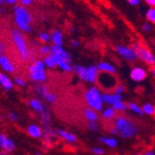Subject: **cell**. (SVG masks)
<instances>
[{
  "instance_id": "25",
  "label": "cell",
  "mask_w": 155,
  "mask_h": 155,
  "mask_svg": "<svg viewBox=\"0 0 155 155\" xmlns=\"http://www.w3.org/2000/svg\"><path fill=\"white\" fill-rule=\"evenodd\" d=\"M146 19L151 22L155 23V8H150L146 12Z\"/></svg>"
},
{
  "instance_id": "29",
  "label": "cell",
  "mask_w": 155,
  "mask_h": 155,
  "mask_svg": "<svg viewBox=\"0 0 155 155\" xmlns=\"http://www.w3.org/2000/svg\"><path fill=\"white\" fill-rule=\"evenodd\" d=\"M2 149L5 150V151H8V152H10V151H12L14 149H15V143H14V141L12 139H10V138H8V140H7V142H6V144L2 147Z\"/></svg>"
},
{
  "instance_id": "18",
  "label": "cell",
  "mask_w": 155,
  "mask_h": 155,
  "mask_svg": "<svg viewBox=\"0 0 155 155\" xmlns=\"http://www.w3.org/2000/svg\"><path fill=\"white\" fill-rule=\"evenodd\" d=\"M29 104H30L31 108H32L34 110H35L36 112H38L39 114H44V112L46 111L44 105L42 104L38 100H35V98H33V100H31V101H29Z\"/></svg>"
},
{
  "instance_id": "33",
  "label": "cell",
  "mask_w": 155,
  "mask_h": 155,
  "mask_svg": "<svg viewBox=\"0 0 155 155\" xmlns=\"http://www.w3.org/2000/svg\"><path fill=\"white\" fill-rule=\"evenodd\" d=\"M45 98H46V101L49 103H55L56 101H57V96H56L54 93H48Z\"/></svg>"
},
{
  "instance_id": "31",
  "label": "cell",
  "mask_w": 155,
  "mask_h": 155,
  "mask_svg": "<svg viewBox=\"0 0 155 155\" xmlns=\"http://www.w3.org/2000/svg\"><path fill=\"white\" fill-rule=\"evenodd\" d=\"M39 40L41 42H43V43H48V42L51 40V35L46 32H42L39 35Z\"/></svg>"
},
{
  "instance_id": "23",
  "label": "cell",
  "mask_w": 155,
  "mask_h": 155,
  "mask_svg": "<svg viewBox=\"0 0 155 155\" xmlns=\"http://www.w3.org/2000/svg\"><path fill=\"white\" fill-rule=\"evenodd\" d=\"M102 116L107 120L112 119L115 116V110L112 107H109V108L105 109L102 112Z\"/></svg>"
},
{
  "instance_id": "28",
  "label": "cell",
  "mask_w": 155,
  "mask_h": 155,
  "mask_svg": "<svg viewBox=\"0 0 155 155\" xmlns=\"http://www.w3.org/2000/svg\"><path fill=\"white\" fill-rule=\"evenodd\" d=\"M41 117V122L43 123L44 126H48L50 123V114L48 110H46L44 114H40Z\"/></svg>"
},
{
  "instance_id": "20",
  "label": "cell",
  "mask_w": 155,
  "mask_h": 155,
  "mask_svg": "<svg viewBox=\"0 0 155 155\" xmlns=\"http://www.w3.org/2000/svg\"><path fill=\"white\" fill-rule=\"evenodd\" d=\"M0 84H1V86L3 87V88L6 89V90L11 89L12 86H13L11 80L7 75H5L4 74H0Z\"/></svg>"
},
{
  "instance_id": "6",
  "label": "cell",
  "mask_w": 155,
  "mask_h": 155,
  "mask_svg": "<svg viewBox=\"0 0 155 155\" xmlns=\"http://www.w3.org/2000/svg\"><path fill=\"white\" fill-rule=\"evenodd\" d=\"M51 48V54H55V55H58L61 59H63L65 61H67L68 63L71 64L72 60H71V55H70L61 46H57V45H54L52 44L50 46Z\"/></svg>"
},
{
  "instance_id": "16",
  "label": "cell",
  "mask_w": 155,
  "mask_h": 155,
  "mask_svg": "<svg viewBox=\"0 0 155 155\" xmlns=\"http://www.w3.org/2000/svg\"><path fill=\"white\" fill-rule=\"evenodd\" d=\"M27 133L34 138H39L42 136V130L37 124H30L27 127Z\"/></svg>"
},
{
  "instance_id": "30",
  "label": "cell",
  "mask_w": 155,
  "mask_h": 155,
  "mask_svg": "<svg viewBox=\"0 0 155 155\" xmlns=\"http://www.w3.org/2000/svg\"><path fill=\"white\" fill-rule=\"evenodd\" d=\"M43 61H44L45 66H47L48 68H51V69H53L55 66H57V65H56V63H55V61H54V60L51 58L50 55L49 56H47V57H45L44 60H43Z\"/></svg>"
},
{
  "instance_id": "19",
  "label": "cell",
  "mask_w": 155,
  "mask_h": 155,
  "mask_svg": "<svg viewBox=\"0 0 155 155\" xmlns=\"http://www.w3.org/2000/svg\"><path fill=\"white\" fill-rule=\"evenodd\" d=\"M137 130L138 129H137V126L133 125V126H131V127H129V128H126V129H124L123 131H120L119 135L123 138H128V137H131L134 135H136L137 133Z\"/></svg>"
},
{
  "instance_id": "8",
  "label": "cell",
  "mask_w": 155,
  "mask_h": 155,
  "mask_svg": "<svg viewBox=\"0 0 155 155\" xmlns=\"http://www.w3.org/2000/svg\"><path fill=\"white\" fill-rule=\"evenodd\" d=\"M28 71H29L30 74V78L32 79V81L34 82H44L46 81V74L45 71L44 72H37L35 70V64H31L28 68Z\"/></svg>"
},
{
  "instance_id": "27",
  "label": "cell",
  "mask_w": 155,
  "mask_h": 155,
  "mask_svg": "<svg viewBox=\"0 0 155 155\" xmlns=\"http://www.w3.org/2000/svg\"><path fill=\"white\" fill-rule=\"evenodd\" d=\"M142 110H143V114H149V115H153L154 112H155V109L150 103L144 104L143 107H142Z\"/></svg>"
},
{
  "instance_id": "21",
  "label": "cell",
  "mask_w": 155,
  "mask_h": 155,
  "mask_svg": "<svg viewBox=\"0 0 155 155\" xmlns=\"http://www.w3.org/2000/svg\"><path fill=\"white\" fill-rule=\"evenodd\" d=\"M84 118H86L87 120H88V122H96L97 120V112L91 108H87V109L84 110Z\"/></svg>"
},
{
  "instance_id": "42",
  "label": "cell",
  "mask_w": 155,
  "mask_h": 155,
  "mask_svg": "<svg viewBox=\"0 0 155 155\" xmlns=\"http://www.w3.org/2000/svg\"><path fill=\"white\" fill-rule=\"evenodd\" d=\"M140 1H141V0H127L128 4L131 6H137L140 3Z\"/></svg>"
},
{
  "instance_id": "1",
  "label": "cell",
  "mask_w": 155,
  "mask_h": 155,
  "mask_svg": "<svg viewBox=\"0 0 155 155\" xmlns=\"http://www.w3.org/2000/svg\"><path fill=\"white\" fill-rule=\"evenodd\" d=\"M13 14L14 21L18 29L21 32L29 33L31 31V22L33 19L30 11L21 5H16L13 8Z\"/></svg>"
},
{
  "instance_id": "15",
  "label": "cell",
  "mask_w": 155,
  "mask_h": 155,
  "mask_svg": "<svg viewBox=\"0 0 155 155\" xmlns=\"http://www.w3.org/2000/svg\"><path fill=\"white\" fill-rule=\"evenodd\" d=\"M97 67L98 69V71H101L102 73H108V74H115L116 73V69L114 68V66H112L110 63H108L105 61L100 62Z\"/></svg>"
},
{
  "instance_id": "34",
  "label": "cell",
  "mask_w": 155,
  "mask_h": 155,
  "mask_svg": "<svg viewBox=\"0 0 155 155\" xmlns=\"http://www.w3.org/2000/svg\"><path fill=\"white\" fill-rule=\"evenodd\" d=\"M142 30L145 32V33H149L151 31V25L149 21H146L142 24Z\"/></svg>"
},
{
  "instance_id": "2",
  "label": "cell",
  "mask_w": 155,
  "mask_h": 155,
  "mask_svg": "<svg viewBox=\"0 0 155 155\" xmlns=\"http://www.w3.org/2000/svg\"><path fill=\"white\" fill-rule=\"evenodd\" d=\"M10 36L12 42L18 49V52L22 61H26L33 57V53L27 48L26 41L23 37L22 32L20 29H12L10 32Z\"/></svg>"
},
{
  "instance_id": "47",
  "label": "cell",
  "mask_w": 155,
  "mask_h": 155,
  "mask_svg": "<svg viewBox=\"0 0 155 155\" xmlns=\"http://www.w3.org/2000/svg\"><path fill=\"white\" fill-rule=\"evenodd\" d=\"M118 132H119V130H118L116 127H114V129H112V130L110 131V133H111L112 135H115V134H116V133H118Z\"/></svg>"
},
{
  "instance_id": "12",
  "label": "cell",
  "mask_w": 155,
  "mask_h": 155,
  "mask_svg": "<svg viewBox=\"0 0 155 155\" xmlns=\"http://www.w3.org/2000/svg\"><path fill=\"white\" fill-rule=\"evenodd\" d=\"M51 41L53 42L54 45L57 46H61L63 44V34L61 30L59 29H55L51 32Z\"/></svg>"
},
{
  "instance_id": "11",
  "label": "cell",
  "mask_w": 155,
  "mask_h": 155,
  "mask_svg": "<svg viewBox=\"0 0 155 155\" xmlns=\"http://www.w3.org/2000/svg\"><path fill=\"white\" fill-rule=\"evenodd\" d=\"M121 95H117V94H110V93H104L102 94V100L103 102L107 103V104H110L114 105L119 101H121Z\"/></svg>"
},
{
  "instance_id": "53",
  "label": "cell",
  "mask_w": 155,
  "mask_h": 155,
  "mask_svg": "<svg viewBox=\"0 0 155 155\" xmlns=\"http://www.w3.org/2000/svg\"><path fill=\"white\" fill-rule=\"evenodd\" d=\"M135 155H141V154H140V153H137V154H135Z\"/></svg>"
},
{
  "instance_id": "17",
  "label": "cell",
  "mask_w": 155,
  "mask_h": 155,
  "mask_svg": "<svg viewBox=\"0 0 155 155\" xmlns=\"http://www.w3.org/2000/svg\"><path fill=\"white\" fill-rule=\"evenodd\" d=\"M58 135L63 138L64 140H66V141H69V142H76L77 141V137L75 135L70 133L66 130H62V129H59L58 130Z\"/></svg>"
},
{
  "instance_id": "38",
  "label": "cell",
  "mask_w": 155,
  "mask_h": 155,
  "mask_svg": "<svg viewBox=\"0 0 155 155\" xmlns=\"http://www.w3.org/2000/svg\"><path fill=\"white\" fill-rule=\"evenodd\" d=\"M14 81H15V83L18 84L19 87H25L26 86V83L23 79L21 78H19V77H16L15 79H14Z\"/></svg>"
},
{
  "instance_id": "7",
  "label": "cell",
  "mask_w": 155,
  "mask_h": 155,
  "mask_svg": "<svg viewBox=\"0 0 155 155\" xmlns=\"http://www.w3.org/2000/svg\"><path fill=\"white\" fill-rule=\"evenodd\" d=\"M130 77L135 82H142L147 77L146 71L141 67H135L131 70L130 72Z\"/></svg>"
},
{
  "instance_id": "24",
  "label": "cell",
  "mask_w": 155,
  "mask_h": 155,
  "mask_svg": "<svg viewBox=\"0 0 155 155\" xmlns=\"http://www.w3.org/2000/svg\"><path fill=\"white\" fill-rule=\"evenodd\" d=\"M38 53L40 54V56H43L45 58L47 56H49L51 54V48L47 45H42L38 48Z\"/></svg>"
},
{
  "instance_id": "39",
  "label": "cell",
  "mask_w": 155,
  "mask_h": 155,
  "mask_svg": "<svg viewBox=\"0 0 155 155\" xmlns=\"http://www.w3.org/2000/svg\"><path fill=\"white\" fill-rule=\"evenodd\" d=\"M21 6H30L33 2H34V0H19Z\"/></svg>"
},
{
  "instance_id": "13",
  "label": "cell",
  "mask_w": 155,
  "mask_h": 155,
  "mask_svg": "<svg viewBox=\"0 0 155 155\" xmlns=\"http://www.w3.org/2000/svg\"><path fill=\"white\" fill-rule=\"evenodd\" d=\"M73 71L78 75V77L83 81H87V70L82 65H74L73 67Z\"/></svg>"
},
{
  "instance_id": "44",
  "label": "cell",
  "mask_w": 155,
  "mask_h": 155,
  "mask_svg": "<svg viewBox=\"0 0 155 155\" xmlns=\"http://www.w3.org/2000/svg\"><path fill=\"white\" fill-rule=\"evenodd\" d=\"M6 2H7V4H8V5H14V6H16V5H17V2H18V0H6Z\"/></svg>"
},
{
  "instance_id": "46",
  "label": "cell",
  "mask_w": 155,
  "mask_h": 155,
  "mask_svg": "<svg viewBox=\"0 0 155 155\" xmlns=\"http://www.w3.org/2000/svg\"><path fill=\"white\" fill-rule=\"evenodd\" d=\"M143 155H155V153H154V151H152V150H147V151L144 152Z\"/></svg>"
},
{
  "instance_id": "52",
  "label": "cell",
  "mask_w": 155,
  "mask_h": 155,
  "mask_svg": "<svg viewBox=\"0 0 155 155\" xmlns=\"http://www.w3.org/2000/svg\"><path fill=\"white\" fill-rule=\"evenodd\" d=\"M3 10H4V9H3V8L1 7V8H0V12H1V13H3Z\"/></svg>"
},
{
  "instance_id": "40",
  "label": "cell",
  "mask_w": 155,
  "mask_h": 155,
  "mask_svg": "<svg viewBox=\"0 0 155 155\" xmlns=\"http://www.w3.org/2000/svg\"><path fill=\"white\" fill-rule=\"evenodd\" d=\"M123 91H124V86H123V84H119V86H117L115 87V90H114L115 94H117V95H121V93Z\"/></svg>"
},
{
  "instance_id": "50",
  "label": "cell",
  "mask_w": 155,
  "mask_h": 155,
  "mask_svg": "<svg viewBox=\"0 0 155 155\" xmlns=\"http://www.w3.org/2000/svg\"><path fill=\"white\" fill-rule=\"evenodd\" d=\"M6 3H7L6 0H0V5H1V6H4Z\"/></svg>"
},
{
  "instance_id": "14",
  "label": "cell",
  "mask_w": 155,
  "mask_h": 155,
  "mask_svg": "<svg viewBox=\"0 0 155 155\" xmlns=\"http://www.w3.org/2000/svg\"><path fill=\"white\" fill-rule=\"evenodd\" d=\"M87 81L90 83H95L97 80L98 76V69L97 66L90 65L87 68Z\"/></svg>"
},
{
  "instance_id": "41",
  "label": "cell",
  "mask_w": 155,
  "mask_h": 155,
  "mask_svg": "<svg viewBox=\"0 0 155 155\" xmlns=\"http://www.w3.org/2000/svg\"><path fill=\"white\" fill-rule=\"evenodd\" d=\"M9 118H10L11 121L16 122L18 120V115L15 114V112H10V114H9Z\"/></svg>"
},
{
  "instance_id": "4",
  "label": "cell",
  "mask_w": 155,
  "mask_h": 155,
  "mask_svg": "<svg viewBox=\"0 0 155 155\" xmlns=\"http://www.w3.org/2000/svg\"><path fill=\"white\" fill-rule=\"evenodd\" d=\"M132 48L135 50L137 59L141 60L142 61H144L145 63L149 64V65H154L155 64V57L154 55L146 48L142 47L141 45L134 43L132 45Z\"/></svg>"
},
{
  "instance_id": "3",
  "label": "cell",
  "mask_w": 155,
  "mask_h": 155,
  "mask_svg": "<svg viewBox=\"0 0 155 155\" xmlns=\"http://www.w3.org/2000/svg\"><path fill=\"white\" fill-rule=\"evenodd\" d=\"M84 97H86V101L89 108L97 111L102 110V95L97 87H90V89L86 92Z\"/></svg>"
},
{
  "instance_id": "43",
  "label": "cell",
  "mask_w": 155,
  "mask_h": 155,
  "mask_svg": "<svg viewBox=\"0 0 155 155\" xmlns=\"http://www.w3.org/2000/svg\"><path fill=\"white\" fill-rule=\"evenodd\" d=\"M147 5H149L150 8H155V0H144Z\"/></svg>"
},
{
  "instance_id": "5",
  "label": "cell",
  "mask_w": 155,
  "mask_h": 155,
  "mask_svg": "<svg viewBox=\"0 0 155 155\" xmlns=\"http://www.w3.org/2000/svg\"><path fill=\"white\" fill-rule=\"evenodd\" d=\"M115 50L118 54H120L123 58H124L128 61H135L137 59V56L135 52V50L127 46H123V45H117L115 46Z\"/></svg>"
},
{
  "instance_id": "26",
  "label": "cell",
  "mask_w": 155,
  "mask_h": 155,
  "mask_svg": "<svg viewBox=\"0 0 155 155\" xmlns=\"http://www.w3.org/2000/svg\"><path fill=\"white\" fill-rule=\"evenodd\" d=\"M127 108L130 110H132V111H134V112H136V114H143V110H142V108H140L138 105H137L136 103H134V102H129L128 103V105H127Z\"/></svg>"
},
{
  "instance_id": "48",
  "label": "cell",
  "mask_w": 155,
  "mask_h": 155,
  "mask_svg": "<svg viewBox=\"0 0 155 155\" xmlns=\"http://www.w3.org/2000/svg\"><path fill=\"white\" fill-rule=\"evenodd\" d=\"M150 73H151V74L154 76V78H155V67H152L151 69H150Z\"/></svg>"
},
{
  "instance_id": "37",
  "label": "cell",
  "mask_w": 155,
  "mask_h": 155,
  "mask_svg": "<svg viewBox=\"0 0 155 155\" xmlns=\"http://www.w3.org/2000/svg\"><path fill=\"white\" fill-rule=\"evenodd\" d=\"M38 87H39V92H40V94H41L42 96H43L44 97H46V96L48 94L47 87H46L45 86H39Z\"/></svg>"
},
{
  "instance_id": "22",
  "label": "cell",
  "mask_w": 155,
  "mask_h": 155,
  "mask_svg": "<svg viewBox=\"0 0 155 155\" xmlns=\"http://www.w3.org/2000/svg\"><path fill=\"white\" fill-rule=\"evenodd\" d=\"M100 140L101 142L104 143L105 145H107L108 147L110 148H114L117 146V141L112 137H100Z\"/></svg>"
},
{
  "instance_id": "36",
  "label": "cell",
  "mask_w": 155,
  "mask_h": 155,
  "mask_svg": "<svg viewBox=\"0 0 155 155\" xmlns=\"http://www.w3.org/2000/svg\"><path fill=\"white\" fill-rule=\"evenodd\" d=\"M92 152L97 155H102L104 153V150L100 147H95V148H92Z\"/></svg>"
},
{
  "instance_id": "32",
  "label": "cell",
  "mask_w": 155,
  "mask_h": 155,
  "mask_svg": "<svg viewBox=\"0 0 155 155\" xmlns=\"http://www.w3.org/2000/svg\"><path fill=\"white\" fill-rule=\"evenodd\" d=\"M112 108H114L115 110L123 111V110H126V105L124 103H123L122 101H119V102H117V103L112 105Z\"/></svg>"
},
{
  "instance_id": "35",
  "label": "cell",
  "mask_w": 155,
  "mask_h": 155,
  "mask_svg": "<svg viewBox=\"0 0 155 155\" xmlns=\"http://www.w3.org/2000/svg\"><path fill=\"white\" fill-rule=\"evenodd\" d=\"M87 127L91 131H97V124H96V122H88Z\"/></svg>"
},
{
  "instance_id": "9",
  "label": "cell",
  "mask_w": 155,
  "mask_h": 155,
  "mask_svg": "<svg viewBox=\"0 0 155 155\" xmlns=\"http://www.w3.org/2000/svg\"><path fill=\"white\" fill-rule=\"evenodd\" d=\"M133 123L128 120L127 118H125L124 116H118L116 117V120H115V127L120 131H123L126 128H129L131 126H133Z\"/></svg>"
},
{
  "instance_id": "45",
  "label": "cell",
  "mask_w": 155,
  "mask_h": 155,
  "mask_svg": "<svg viewBox=\"0 0 155 155\" xmlns=\"http://www.w3.org/2000/svg\"><path fill=\"white\" fill-rule=\"evenodd\" d=\"M71 44H72V46H73V47H74V48H77V47L79 46V42H78L77 40L74 39V40H72Z\"/></svg>"
},
{
  "instance_id": "51",
  "label": "cell",
  "mask_w": 155,
  "mask_h": 155,
  "mask_svg": "<svg viewBox=\"0 0 155 155\" xmlns=\"http://www.w3.org/2000/svg\"><path fill=\"white\" fill-rule=\"evenodd\" d=\"M32 43H33V46H35V47L38 46V42L37 41H32Z\"/></svg>"
},
{
  "instance_id": "49",
  "label": "cell",
  "mask_w": 155,
  "mask_h": 155,
  "mask_svg": "<svg viewBox=\"0 0 155 155\" xmlns=\"http://www.w3.org/2000/svg\"><path fill=\"white\" fill-rule=\"evenodd\" d=\"M0 52H1V53L4 52V44L3 43L0 44Z\"/></svg>"
},
{
  "instance_id": "10",
  "label": "cell",
  "mask_w": 155,
  "mask_h": 155,
  "mask_svg": "<svg viewBox=\"0 0 155 155\" xmlns=\"http://www.w3.org/2000/svg\"><path fill=\"white\" fill-rule=\"evenodd\" d=\"M0 64H1V67L6 72L10 73V74L15 72V67H14L13 63L8 60L7 56H5V55L0 56Z\"/></svg>"
}]
</instances>
